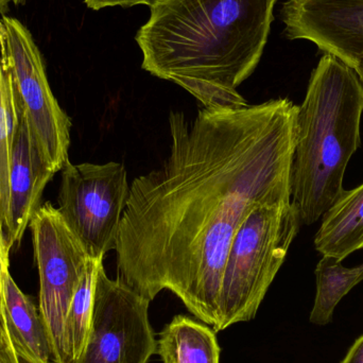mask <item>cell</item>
<instances>
[{
	"label": "cell",
	"instance_id": "5",
	"mask_svg": "<svg viewBox=\"0 0 363 363\" xmlns=\"http://www.w3.org/2000/svg\"><path fill=\"white\" fill-rule=\"evenodd\" d=\"M0 63L47 166L57 174L69 161L72 121L51 91L31 32L14 17H0Z\"/></svg>",
	"mask_w": 363,
	"mask_h": 363
},
{
	"label": "cell",
	"instance_id": "8",
	"mask_svg": "<svg viewBox=\"0 0 363 363\" xmlns=\"http://www.w3.org/2000/svg\"><path fill=\"white\" fill-rule=\"evenodd\" d=\"M151 301L121 277L110 279L98 268L91 328L74 363H149L157 340L149 319Z\"/></svg>",
	"mask_w": 363,
	"mask_h": 363
},
{
	"label": "cell",
	"instance_id": "15",
	"mask_svg": "<svg viewBox=\"0 0 363 363\" xmlns=\"http://www.w3.org/2000/svg\"><path fill=\"white\" fill-rule=\"evenodd\" d=\"M18 125V108L10 79L0 63V243L8 247L9 176L13 140ZM9 249V247H8Z\"/></svg>",
	"mask_w": 363,
	"mask_h": 363
},
{
	"label": "cell",
	"instance_id": "18",
	"mask_svg": "<svg viewBox=\"0 0 363 363\" xmlns=\"http://www.w3.org/2000/svg\"><path fill=\"white\" fill-rule=\"evenodd\" d=\"M157 0H85L87 8L91 10H101L108 6H123V8H131V6L145 4L152 6Z\"/></svg>",
	"mask_w": 363,
	"mask_h": 363
},
{
	"label": "cell",
	"instance_id": "17",
	"mask_svg": "<svg viewBox=\"0 0 363 363\" xmlns=\"http://www.w3.org/2000/svg\"><path fill=\"white\" fill-rule=\"evenodd\" d=\"M0 363H19L2 315H0Z\"/></svg>",
	"mask_w": 363,
	"mask_h": 363
},
{
	"label": "cell",
	"instance_id": "11",
	"mask_svg": "<svg viewBox=\"0 0 363 363\" xmlns=\"http://www.w3.org/2000/svg\"><path fill=\"white\" fill-rule=\"evenodd\" d=\"M315 247L322 256L341 262L363 249V183L345 190L324 213L315 236Z\"/></svg>",
	"mask_w": 363,
	"mask_h": 363
},
{
	"label": "cell",
	"instance_id": "10",
	"mask_svg": "<svg viewBox=\"0 0 363 363\" xmlns=\"http://www.w3.org/2000/svg\"><path fill=\"white\" fill-rule=\"evenodd\" d=\"M18 108V106H17ZM53 174L38 148L27 118L18 108V125L13 140L9 176V211L6 239L9 250L21 242L38 209Z\"/></svg>",
	"mask_w": 363,
	"mask_h": 363
},
{
	"label": "cell",
	"instance_id": "7",
	"mask_svg": "<svg viewBox=\"0 0 363 363\" xmlns=\"http://www.w3.org/2000/svg\"><path fill=\"white\" fill-rule=\"evenodd\" d=\"M61 172L57 209L87 254L104 259L116 249L130 192L127 170L116 162L74 165L68 161Z\"/></svg>",
	"mask_w": 363,
	"mask_h": 363
},
{
	"label": "cell",
	"instance_id": "9",
	"mask_svg": "<svg viewBox=\"0 0 363 363\" xmlns=\"http://www.w3.org/2000/svg\"><path fill=\"white\" fill-rule=\"evenodd\" d=\"M286 38L306 40L354 68L363 57V0H287Z\"/></svg>",
	"mask_w": 363,
	"mask_h": 363
},
{
	"label": "cell",
	"instance_id": "12",
	"mask_svg": "<svg viewBox=\"0 0 363 363\" xmlns=\"http://www.w3.org/2000/svg\"><path fill=\"white\" fill-rule=\"evenodd\" d=\"M4 319L17 355L38 363L51 362V347L40 311L11 277L4 274Z\"/></svg>",
	"mask_w": 363,
	"mask_h": 363
},
{
	"label": "cell",
	"instance_id": "16",
	"mask_svg": "<svg viewBox=\"0 0 363 363\" xmlns=\"http://www.w3.org/2000/svg\"><path fill=\"white\" fill-rule=\"evenodd\" d=\"M104 259H91L72 298L65 322V343L69 363L76 362L84 349L91 328L98 268Z\"/></svg>",
	"mask_w": 363,
	"mask_h": 363
},
{
	"label": "cell",
	"instance_id": "3",
	"mask_svg": "<svg viewBox=\"0 0 363 363\" xmlns=\"http://www.w3.org/2000/svg\"><path fill=\"white\" fill-rule=\"evenodd\" d=\"M363 84L354 68L324 53L296 115L291 202L311 225L345 191L343 179L362 145Z\"/></svg>",
	"mask_w": 363,
	"mask_h": 363
},
{
	"label": "cell",
	"instance_id": "21",
	"mask_svg": "<svg viewBox=\"0 0 363 363\" xmlns=\"http://www.w3.org/2000/svg\"><path fill=\"white\" fill-rule=\"evenodd\" d=\"M27 0H0V11L6 10L9 4H13L15 6H23Z\"/></svg>",
	"mask_w": 363,
	"mask_h": 363
},
{
	"label": "cell",
	"instance_id": "19",
	"mask_svg": "<svg viewBox=\"0 0 363 363\" xmlns=\"http://www.w3.org/2000/svg\"><path fill=\"white\" fill-rule=\"evenodd\" d=\"M8 247L0 243V315L4 317V274L9 270Z\"/></svg>",
	"mask_w": 363,
	"mask_h": 363
},
{
	"label": "cell",
	"instance_id": "1",
	"mask_svg": "<svg viewBox=\"0 0 363 363\" xmlns=\"http://www.w3.org/2000/svg\"><path fill=\"white\" fill-rule=\"evenodd\" d=\"M298 106L288 98L169 115V155L130 186L118 277L149 301L169 290L215 328L226 255L262 205L291 203Z\"/></svg>",
	"mask_w": 363,
	"mask_h": 363
},
{
	"label": "cell",
	"instance_id": "23",
	"mask_svg": "<svg viewBox=\"0 0 363 363\" xmlns=\"http://www.w3.org/2000/svg\"><path fill=\"white\" fill-rule=\"evenodd\" d=\"M17 357H18L19 363H38V362H33V360L28 359V358L23 357V356L17 355Z\"/></svg>",
	"mask_w": 363,
	"mask_h": 363
},
{
	"label": "cell",
	"instance_id": "22",
	"mask_svg": "<svg viewBox=\"0 0 363 363\" xmlns=\"http://www.w3.org/2000/svg\"><path fill=\"white\" fill-rule=\"evenodd\" d=\"M354 69H355L356 74H358V77H359L360 81H362L363 84V57L357 64H356Z\"/></svg>",
	"mask_w": 363,
	"mask_h": 363
},
{
	"label": "cell",
	"instance_id": "20",
	"mask_svg": "<svg viewBox=\"0 0 363 363\" xmlns=\"http://www.w3.org/2000/svg\"><path fill=\"white\" fill-rule=\"evenodd\" d=\"M341 363H363V335L354 342Z\"/></svg>",
	"mask_w": 363,
	"mask_h": 363
},
{
	"label": "cell",
	"instance_id": "14",
	"mask_svg": "<svg viewBox=\"0 0 363 363\" xmlns=\"http://www.w3.org/2000/svg\"><path fill=\"white\" fill-rule=\"evenodd\" d=\"M315 274L317 294L309 320L315 325L325 326L332 323L337 305L363 281V264L347 268L337 258L322 256Z\"/></svg>",
	"mask_w": 363,
	"mask_h": 363
},
{
	"label": "cell",
	"instance_id": "6",
	"mask_svg": "<svg viewBox=\"0 0 363 363\" xmlns=\"http://www.w3.org/2000/svg\"><path fill=\"white\" fill-rule=\"evenodd\" d=\"M40 279V311L51 347V362L69 363L65 322L72 298L89 268L91 256L50 202L29 224Z\"/></svg>",
	"mask_w": 363,
	"mask_h": 363
},
{
	"label": "cell",
	"instance_id": "13",
	"mask_svg": "<svg viewBox=\"0 0 363 363\" xmlns=\"http://www.w3.org/2000/svg\"><path fill=\"white\" fill-rule=\"evenodd\" d=\"M209 325L176 315L159 335L157 355L163 363H220L217 333Z\"/></svg>",
	"mask_w": 363,
	"mask_h": 363
},
{
	"label": "cell",
	"instance_id": "2",
	"mask_svg": "<svg viewBox=\"0 0 363 363\" xmlns=\"http://www.w3.org/2000/svg\"><path fill=\"white\" fill-rule=\"evenodd\" d=\"M277 0H157L135 40L143 69L207 110L247 106L237 91L257 67Z\"/></svg>",
	"mask_w": 363,
	"mask_h": 363
},
{
	"label": "cell",
	"instance_id": "4",
	"mask_svg": "<svg viewBox=\"0 0 363 363\" xmlns=\"http://www.w3.org/2000/svg\"><path fill=\"white\" fill-rule=\"evenodd\" d=\"M301 224L292 202L262 205L245 218L226 255L216 333L256 317Z\"/></svg>",
	"mask_w": 363,
	"mask_h": 363
}]
</instances>
